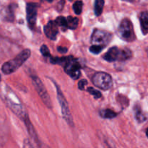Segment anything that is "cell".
I'll list each match as a JSON object with an SVG mask.
<instances>
[{
  "label": "cell",
  "instance_id": "6da1fadb",
  "mask_svg": "<svg viewBox=\"0 0 148 148\" xmlns=\"http://www.w3.org/2000/svg\"><path fill=\"white\" fill-rule=\"evenodd\" d=\"M50 62L53 64H59L63 66L65 72L73 79H77L80 77L81 64L73 56L51 57Z\"/></svg>",
  "mask_w": 148,
  "mask_h": 148
},
{
  "label": "cell",
  "instance_id": "7a4b0ae2",
  "mask_svg": "<svg viewBox=\"0 0 148 148\" xmlns=\"http://www.w3.org/2000/svg\"><path fill=\"white\" fill-rule=\"evenodd\" d=\"M30 49L22 51L14 59L5 62L1 66V72L4 75H10L17 71L30 56Z\"/></svg>",
  "mask_w": 148,
  "mask_h": 148
},
{
  "label": "cell",
  "instance_id": "3957f363",
  "mask_svg": "<svg viewBox=\"0 0 148 148\" xmlns=\"http://www.w3.org/2000/svg\"><path fill=\"white\" fill-rule=\"evenodd\" d=\"M4 99L7 105L10 107V109L14 113L20 118L23 119L26 113L23 110V105L20 102L17 97L14 94L12 90L10 89L7 86L5 87V92H4Z\"/></svg>",
  "mask_w": 148,
  "mask_h": 148
},
{
  "label": "cell",
  "instance_id": "277c9868",
  "mask_svg": "<svg viewBox=\"0 0 148 148\" xmlns=\"http://www.w3.org/2000/svg\"><path fill=\"white\" fill-rule=\"evenodd\" d=\"M118 35L122 40L132 42L136 39L134 27L130 19L124 18L121 20L118 29Z\"/></svg>",
  "mask_w": 148,
  "mask_h": 148
},
{
  "label": "cell",
  "instance_id": "5b68a950",
  "mask_svg": "<svg viewBox=\"0 0 148 148\" xmlns=\"http://www.w3.org/2000/svg\"><path fill=\"white\" fill-rule=\"evenodd\" d=\"M54 84L56 89L57 99L58 101H59V103H60L61 108H62V116H63V119L66 121V122L67 123V124L69 126V127H74L73 118H72V114H71L70 110H69V105H68L67 101H66L64 95L63 93H62V90H61L59 85H58L56 82H54Z\"/></svg>",
  "mask_w": 148,
  "mask_h": 148
},
{
  "label": "cell",
  "instance_id": "8992f818",
  "mask_svg": "<svg viewBox=\"0 0 148 148\" xmlns=\"http://www.w3.org/2000/svg\"><path fill=\"white\" fill-rule=\"evenodd\" d=\"M113 38L112 33L101 29H95L91 36V43L95 46L106 47Z\"/></svg>",
  "mask_w": 148,
  "mask_h": 148
},
{
  "label": "cell",
  "instance_id": "52a82bcc",
  "mask_svg": "<svg viewBox=\"0 0 148 148\" xmlns=\"http://www.w3.org/2000/svg\"><path fill=\"white\" fill-rule=\"evenodd\" d=\"M31 78L33 86H34L36 90L37 91L38 94L39 95L40 98H41L43 103H44L49 109H51L53 106H52V103L51 101L50 96H49V93H48L47 90H46V88H45L44 85L43 84L42 81L40 80V79L38 77L36 76V75L32 76Z\"/></svg>",
  "mask_w": 148,
  "mask_h": 148
},
{
  "label": "cell",
  "instance_id": "ba28073f",
  "mask_svg": "<svg viewBox=\"0 0 148 148\" xmlns=\"http://www.w3.org/2000/svg\"><path fill=\"white\" fill-rule=\"evenodd\" d=\"M92 82L95 86L103 90H109L112 87V77L109 74L103 72H98L93 75Z\"/></svg>",
  "mask_w": 148,
  "mask_h": 148
},
{
  "label": "cell",
  "instance_id": "9c48e42d",
  "mask_svg": "<svg viewBox=\"0 0 148 148\" xmlns=\"http://www.w3.org/2000/svg\"><path fill=\"white\" fill-rule=\"evenodd\" d=\"M38 5L36 3H27L26 6V13H27V21L29 27L33 29L35 27L37 19Z\"/></svg>",
  "mask_w": 148,
  "mask_h": 148
},
{
  "label": "cell",
  "instance_id": "30bf717a",
  "mask_svg": "<svg viewBox=\"0 0 148 148\" xmlns=\"http://www.w3.org/2000/svg\"><path fill=\"white\" fill-rule=\"evenodd\" d=\"M43 31L46 37L49 38V39L53 40H56L58 33H59L58 25L56 24V21H49L47 25L44 26Z\"/></svg>",
  "mask_w": 148,
  "mask_h": 148
},
{
  "label": "cell",
  "instance_id": "8fae6325",
  "mask_svg": "<svg viewBox=\"0 0 148 148\" xmlns=\"http://www.w3.org/2000/svg\"><path fill=\"white\" fill-rule=\"evenodd\" d=\"M120 57H121V49L116 46L111 47L103 56V59L108 62L119 61Z\"/></svg>",
  "mask_w": 148,
  "mask_h": 148
},
{
  "label": "cell",
  "instance_id": "7c38bea8",
  "mask_svg": "<svg viewBox=\"0 0 148 148\" xmlns=\"http://www.w3.org/2000/svg\"><path fill=\"white\" fill-rule=\"evenodd\" d=\"M23 120L24 121L25 124L26 128H27V132H28L30 136L31 137V138L34 140V142L36 143V144L37 145V146H38L41 143H40V141L39 140L38 137L37 136V134H36V130H35L33 124H32L31 122H30V119H29L28 116H27V114H26V115L25 116V117L23 118Z\"/></svg>",
  "mask_w": 148,
  "mask_h": 148
},
{
  "label": "cell",
  "instance_id": "4fadbf2b",
  "mask_svg": "<svg viewBox=\"0 0 148 148\" xmlns=\"http://www.w3.org/2000/svg\"><path fill=\"white\" fill-rule=\"evenodd\" d=\"M140 21L143 35H147L148 33V12H143L140 13Z\"/></svg>",
  "mask_w": 148,
  "mask_h": 148
},
{
  "label": "cell",
  "instance_id": "5bb4252c",
  "mask_svg": "<svg viewBox=\"0 0 148 148\" xmlns=\"http://www.w3.org/2000/svg\"><path fill=\"white\" fill-rule=\"evenodd\" d=\"M104 4H105L104 0H95L94 3V12L95 15L100 16L102 14Z\"/></svg>",
  "mask_w": 148,
  "mask_h": 148
},
{
  "label": "cell",
  "instance_id": "9a60e30c",
  "mask_svg": "<svg viewBox=\"0 0 148 148\" xmlns=\"http://www.w3.org/2000/svg\"><path fill=\"white\" fill-rule=\"evenodd\" d=\"M100 116L103 119L115 118L117 114L111 109H103L100 111Z\"/></svg>",
  "mask_w": 148,
  "mask_h": 148
},
{
  "label": "cell",
  "instance_id": "2e32d148",
  "mask_svg": "<svg viewBox=\"0 0 148 148\" xmlns=\"http://www.w3.org/2000/svg\"><path fill=\"white\" fill-rule=\"evenodd\" d=\"M100 138H101L102 144L104 148H116L112 140L108 137H106L105 135L100 134Z\"/></svg>",
  "mask_w": 148,
  "mask_h": 148
},
{
  "label": "cell",
  "instance_id": "e0dca14e",
  "mask_svg": "<svg viewBox=\"0 0 148 148\" xmlns=\"http://www.w3.org/2000/svg\"><path fill=\"white\" fill-rule=\"evenodd\" d=\"M67 23L68 27L72 30H75L77 27L78 24H79V19L77 17H74L72 16H69L67 17Z\"/></svg>",
  "mask_w": 148,
  "mask_h": 148
},
{
  "label": "cell",
  "instance_id": "ac0fdd59",
  "mask_svg": "<svg viewBox=\"0 0 148 148\" xmlns=\"http://www.w3.org/2000/svg\"><path fill=\"white\" fill-rule=\"evenodd\" d=\"M56 24L58 25V26L61 27L63 30H66V29L69 28L68 27V23H67V19H66L65 17L60 16V17H58L55 20Z\"/></svg>",
  "mask_w": 148,
  "mask_h": 148
},
{
  "label": "cell",
  "instance_id": "d6986e66",
  "mask_svg": "<svg viewBox=\"0 0 148 148\" xmlns=\"http://www.w3.org/2000/svg\"><path fill=\"white\" fill-rule=\"evenodd\" d=\"M134 114H135V117L139 122H143L146 119L145 116L142 111L141 108L139 106L134 107Z\"/></svg>",
  "mask_w": 148,
  "mask_h": 148
},
{
  "label": "cell",
  "instance_id": "ffe728a7",
  "mask_svg": "<svg viewBox=\"0 0 148 148\" xmlns=\"http://www.w3.org/2000/svg\"><path fill=\"white\" fill-rule=\"evenodd\" d=\"M132 56V51L129 49H121V57H120V62L126 61L130 59Z\"/></svg>",
  "mask_w": 148,
  "mask_h": 148
},
{
  "label": "cell",
  "instance_id": "44dd1931",
  "mask_svg": "<svg viewBox=\"0 0 148 148\" xmlns=\"http://www.w3.org/2000/svg\"><path fill=\"white\" fill-rule=\"evenodd\" d=\"M83 2L82 1H76L73 4V10L76 14H80L82 11Z\"/></svg>",
  "mask_w": 148,
  "mask_h": 148
},
{
  "label": "cell",
  "instance_id": "7402d4cb",
  "mask_svg": "<svg viewBox=\"0 0 148 148\" xmlns=\"http://www.w3.org/2000/svg\"><path fill=\"white\" fill-rule=\"evenodd\" d=\"M87 90H88V92H89L90 94H91V95H92V96L95 98V99H98V98H101V96H102V94H101V92H99L98 90H95V88H91V87L88 88Z\"/></svg>",
  "mask_w": 148,
  "mask_h": 148
},
{
  "label": "cell",
  "instance_id": "603a6c76",
  "mask_svg": "<svg viewBox=\"0 0 148 148\" xmlns=\"http://www.w3.org/2000/svg\"><path fill=\"white\" fill-rule=\"evenodd\" d=\"M105 47H103V46L92 45V46L90 47V51L91 53H94V54H98V53H101V52L102 51V50Z\"/></svg>",
  "mask_w": 148,
  "mask_h": 148
},
{
  "label": "cell",
  "instance_id": "cb8c5ba5",
  "mask_svg": "<svg viewBox=\"0 0 148 148\" xmlns=\"http://www.w3.org/2000/svg\"><path fill=\"white\" fill-rule=\"evenodd\" d=\"M40 51V53H41V54L43 55V56H45V57H49V56H50L51 57L50 51H49V48H48V46H46V45L43 44V46H41Z\"/></svg>",
  "mask_w": 148,
  "mask_h": 148
},
{
  "label": "cell",
  "instance_id": "d4e9b609",
  "mask_svg": "<svg viewBox=\"0 0 148 148\" xmlns=\"http://www.w3.org/2000/svg\"><path fill=\"white\" fill-rule=\"evenodd\" d=\"M87 85H88V81H87L86 79H81V80H79V82H78V88H79V89L81 90H85V88Z\"/></svg>",
  "mask_w": 148,
  "mask_h": 148
},
{
  "label": "cell",
  "instance_id": "484cf974",
  "mask_svg": "<svg viewBox=\"0 0 148 148\" xmlns=\"http://www.w3.org/2000/svg\"><path fill=\"white\" fill-rule=\"evenodd\" d=\"M23 148H34L33 147V145L31 144L30 141L28 140H25L24 143H23Z\"/></svg>",
  "mask_w": 148,
  "mask_h": 148
},
{
  "label": "cell",
  "instance_id": "4316f807",
  "mask_svg": "<svg viewBox=\"0 0 148 148\" xmlns=\"http://www.w3.org/2000/svg\"><path fill=\"white\" fill-rule=\"evenodd\" d=\"M64 4H65L64 0H60L59 2L58 3V10H59V11H62V9L64 8Z\"/></svg>",
  "mask_w": 148,
  "mask_h": 148
},
{
  "label": "cell",
  "instance_id": "83f0119b",
  "mask_svg": "<svg viewBox=\"0 0 148 148\" xmlns=\"http://www.w3.org/2000/svg\"><path fill=\"white\" fill-rule=\"evenodd\" d=\"M57 50L58 51L61 53H65L68 51L67 48L63 47V46H59V47L57 48Z\"/></svg>",
  "mask_w": 148,
  "mask_h": 148
},
{
  "label": "cell",
  "instance_id": "f1b7e54d",
  "mask_svg": "<svg viewBox=\"0 0 148 148\" xmlns=\"http://www.w3.org/2000/svg\"><path fill=\"white\" fill-rule=\"evenodd\" d=\"M38 147V148H50L49 147V146L43 144V143H40V144L39 145Z\"/></svg>",
  "mask_w": 148,
  "mask_h": 148
},
{
  "label": "cell",
  "instance_id": "f546056e",
  "mask_svg": "<svg viewBox=\"0 0 148 148\" xmlns=\"http://www.w3.org/2000/svg\"><path fill=\"white\" fill-rule=\"evenodd\" d=\"M123 1H130V2H136L138 0H123Z\"/></svg>",
  "mask_w": 148,
  "mask_h": 148
},
{
  "label": "cell",
  "instance_id": "4dcf8cb0",
  "mask_svg": "<svg viewBox=\"0 0 148 148\" xmlns=\"http://www.w3.org/2000/svg\"><path fill=\"white\" fill-rule=\"evenodd\" d=\"M146 136H147L148 138V128L147 129V130H146Z\"/></svg>",
  "mask_w": 148,
  "mask_h": 148
},
{
  "label": "cell",
  "instance_id": "1f68e13d",
  "mask_svg": "<svg viewBox=\"0 0 148 148\" xmlns=\"http://www.w3.org/2000/svg\"><path fill=\"white\" fill-rule=\"evenodd\" d=\"M47 1H49V2H51V1H53V0H47Z\"/></svg>",
  "mask_w": 148,
  "mask_h": 148
},
{
  "label": "cell",
  "instance_id": "d6a6232c",
  "mask_svg": "<svg viewBox=\"0 0 148 148\" xmlns=\"http://www.w3.org/2000/svg\"><path fill=\"white\" fill-rule=\"evenodd\" d=\"M69 1H72V0H69Z\"/></svg>",
  "mask_w": 148,
  "mask_h": 148
}]
</instances>
